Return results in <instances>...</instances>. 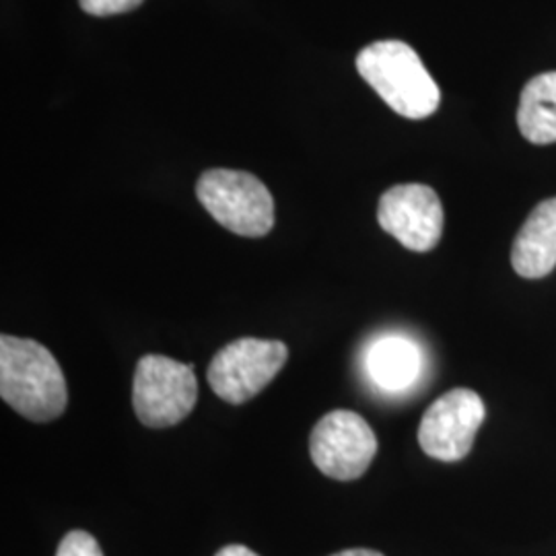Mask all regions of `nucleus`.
<instances>
[{
	"label": "nucleus",
	"instance_id": "20e7f679",
	"mask_svg": "<svg viewBox=\"0 0 556 556\" xmlns=\"http://www.w3.org/2000/svg\"><path fill=\"white\" fill-rule=\"evenodd\" d=\"M199 397L192 365L163 355H144L137 363L132 404L144 427L167 429L188 417Z\"/></svg>",
	"mask_w": 556,
	"mask_h": 556
},
{
	"label": "nucleus",
	"instance_id": "39448f33",
	"mask_svg": "<svg viewBox=\"0 0 556 556\" xmlns=\"http://www.w3.org/2000/svg\"><path fill=\"white\" fill-rule=\"evenodd\" d=\"M289 358L280 340L238 338L223 346L208 365L211 390L229 404H245L277 378Z\"/></svg>",
	"mask_w": 556,
	"mask_h": 556
},
{
	"label": "nucleus",
	"instance_id": "ddd939ff",
	"mask_svg": "<svg viewBox=\"0 0 556 556\" xmlns=\"http://www.w3.org/2000/svg\"><path fill=\"white\" fill-rule=\"evenodd\" d=\"M80 9L96 17H108V15H119L135 11L142 4V0H79Z\"/></svg>",
	"mask_w": 556,
	"mask_h": 556
},
{
	"label": "nucleus",
	"instance_id": "1a4fd4ad",
	"mask_svg": "<svg viewBox=\"0 0 556 556\" xmlns=\"http://www.w3.org/2000/svg\"><path fill=\"white\" fill-rule=\"evenodd\" d=\"M511 264L519 277L544 278L556 268V199L540 202L519 229Z\"/></svg>",
	"mask_w": 556,
	"mask_h": 556
},
{
	"label": "nucleus",
	"instance_id": "4468645a",
	"mask_svg": "<svg viewBox=\"0 0 556 556\" xmlns=\"http://www.w3.org/2000/svg\"><path fill=\"white\" fill-rule=\"evenodd\" d=\"M215 556H260L254 553V551H250L248 546H243V544H229V546H223L219 553Z\"/></svg>",
	"mask_w": 556,
	"mask_h": 556
},
{
	"label": "nucleus",
	"instance_id": "0eeeda50",
	"mask_svg": "<svg viewBox=\"0 0 556 556\" xmlns=\"http://www.w3.org/2000/svg\"><path fill=\"white\" fill-rule=\"evenodd\" d=\"M486 408L477 392L456 388L438 397L418 425V445L439 462H459L470 454Z\"/></svg>",
	"mask_w": 556,
	"mask_h": 556
},
{
	"label": "nucleus",
	"instance_id": "6e6552de",
	"mask_svg": "<svg viewBox=\"0 0 556 556\" xmlns=\"http://www.w3.org/2000/svg\"><path fill=\"white\" fill-rule=\"evenodd\" d=\"M381 229L410 252H431L443 233V206L438 192L425 184L390 188L378 206Z\"/></svg>",
	"mask_w": 556,
	"mask_h": 556
},
{
	"label": "nucleus",
	"instance_id": "f257e3e1",
	"mask_svg": "<svg viewBox=\"0 0 556 556\" xmlns=\"http://www.w3.org/2000/svg\"><path fill=\"white\" fill-rule=\"evenodd\" d=\"M0 396L21 417L50 422L68 404L66 379L54 355L31 338L0 337Z\"/></svg>",
	"mask_w": 556,
	"mask_h": 556
},
{
	"label": "nucleus",
	"instance_id": "2eb2a0df",
	"mask_svg": "<svg viewBox=\"0 0 556 556\" xmlns=\"http://www.w3.org/2000/svg\"><path fill=\"white\" fill-rule=\"evenodd\" d=\"M332 556H383L378 551H369V548H351V551H342Z\"/></svg>",
	"mask_w": 556,
	"mask_h": 556
},
{
	"label": "nucleus",
	"instance_id": "423d86ee",
	"mask_svg": "<svg viewBox=\"0 0 556 556\" xmlns=\"http://www.w3.org/2000/svg\"><path fill=\"white\" fill-rule=\"evenodd\" d=\"M378 454V438L369 422L353 410H332L319 418L309 435V456L321 475L357 480Z\"/></svg>",
	"mask_w": 556,
	"mask_h": 556
},
{
	"label": "nucleus",
	"instance_id": "f03ea898",
	"mask_svg": "<svg viewBox=\"0 0 556 556\" xmlns=\"http://www.w3.org/2000/svg\"><path fill=\"white\" fill-rule=\"evenodd\" d=\"M357 71L379 98L404 118H429L441 103L438 83L404 41H376L363 48Z\"/></svg>",
	"mask_w": 556,
	"mask_h": 556
},
{
	"label": "nucleus",
	"instance_id": "9d476101",
	"mask_svg": "<svg viewBox=\"0 0 556 556\" xmlns=\"http://www.w3.org/2000/svg\"><path fill=\"white\" fill-rule=\"evenodd\" d=\"M367 371L386 392L406 390L420 376V351L408 338H379L369 349Z\"/></svg>",
	"mask_w": 556,
	"mask_h": 556
},
{
	"label": "nucleus",
	"instance_id": "7ed1b4c3",
	"mask_svg": "<svg viewBox=\"0 0 556 556\" xmlns=\"http://www.w3.org/2000/svg\"><path fill=\"white\" fill-rule=\"evenodd\" d=\"M200 204L241 238H264L275 227V200L256 176L238 169H211L197 184Z\"/></svg>",
	"mask_w": 556,
	"mask_h": 556
},
{
	"label": "nucleus",
	"instance_id": "9b49d317",
	"mask_svg": "<svg viewBox=\"0 0 556 556\" xmlns=\"http://www.w3.org/2000/svg\"><path fill=\"white\" fill-rule=\"evenodd\" d=\"M517 126L534 144L556 142V73L538 75L523 87Z\"/></svg>",
	"mask_w": 556,
	"mask_h": 556
},
{
	"label": "nucleus",
	"instance_id": "f8f14e48",
	"mask_svg": "<svg viewBox=\"0 0 556 556\" xmlns=\"http://www.w3.org/2000/svg\"><path fill=\"white\" fill-rule=\"evenodd\" d=\"M56 556H103L100 542L89 532L73 530L62 538Z\"/></svg>",
	"mask_w": 556,
	"mask_h": 556
}]
</instances>
